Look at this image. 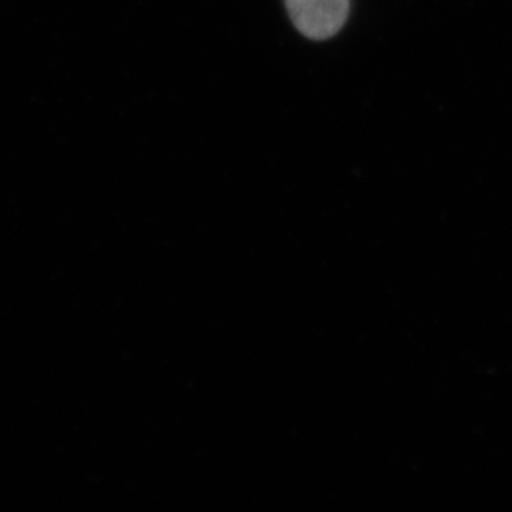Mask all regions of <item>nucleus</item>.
I'll use <instances>...</instances> for the list:
<instances>
[{"mask_svg":"<svg viewBox=\"0 0 512 512\" xmlns=\"http://www.w3.org/2000/svg\"><path fill=\"white\" fill-rule=\"evenodd\" d=\"M295 29L310 40L332 39L347 22L350 0H285Z\"/></svg>","mask_w":512,"mask_h":512,"instance_id":"nucleus-1","label":"nucleus"}]
</instances>
